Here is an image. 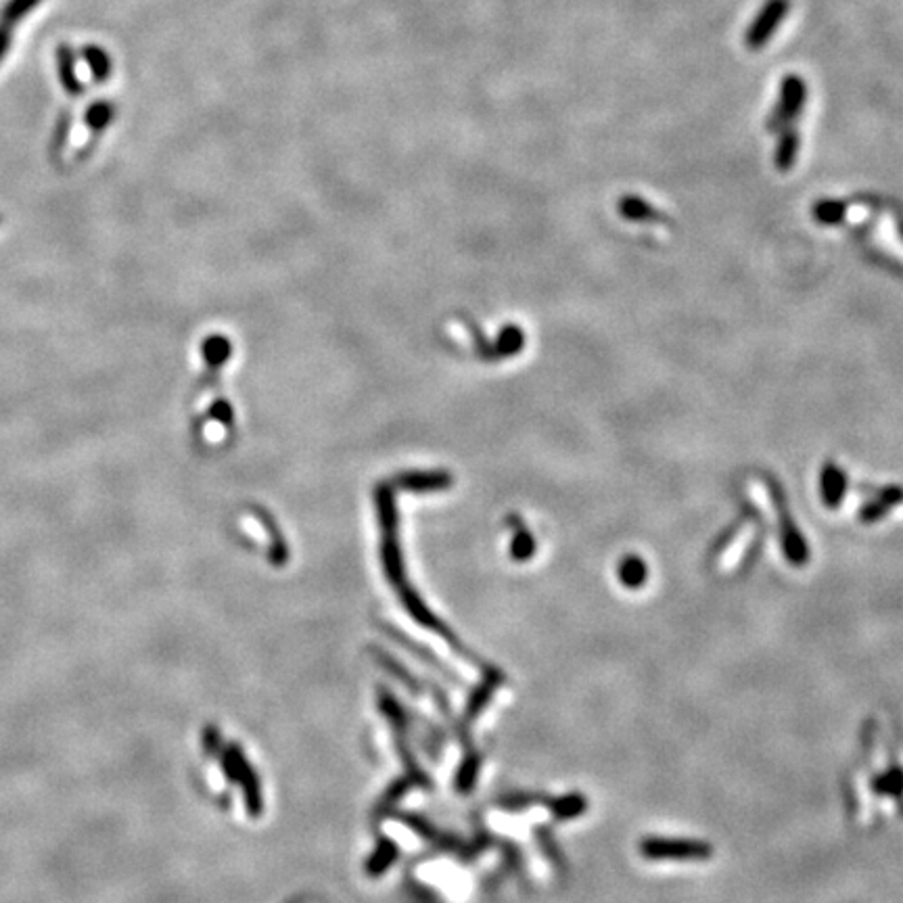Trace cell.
Returning a JSON list of instances; mask_svg holds the SVG:
<instances>
[{
	"instance_id": "obj_4",
	"label": "cell",
	"mask_w": 903,
	"mask_h": 903,
	"mask_svg": "<svg viewBox=\"0 0 903 903\" xmlns=\"http://www.w3.org/2000/svg\"><path fill=\"white\" fill-rule=\"evenodd\" d=\"M642 853L653 860H705L711 855V849L697 841L648 839L642 843Z\"/></svg>"
},
{
	"instance_id": "obj_15",
	"label": "cell",
	"mask_w": 903,
	"mask_h": 903,
	"mask_svg": "<svg viewBox=\"0 0 903 903\" xmlns=\"http://www.w3.org/2000/svg\"><path fill=\"white\" fill-rule=\"evenodd\" d=\"M9 49H11V26L0 21V61L7 57Z\"/></svg>"
},
{
	"instance_id": "obj_8",
	"label": "cell",
	"mask_w": 903,
	"mask_h": 903,
	"mask_svg": "<svg viewBox=\"0 0 903 903\" xmlns=\"http://www.w3.org/2000/svg\"><path fill=\"white\" fill-rule=\"evenodd\" d=\"M799 136L795 128H784L776 147V166L780 172H789L797 159Z\"/></svg>"
},
{
	"instance_id": "obj_14",
	"label": "cell",
	"mask_w": 903,
	"mask_h": 903,
	"mask_svg": "<svg viewBox=\"0 0 903 903\" xmlns=\"http://www.w3.org/2000/svg\"><path fill=\"white\" fill-rule=\"evenodd\" d=\"M40 3H42V0H9V3L3 7V11H0V17H3V23H9V26H13V23L21 21L30 11H34Z\"/></svg>"
},
{
	"instance_id": "obj_3",
	"label": "cell",
	"mask_w": 903,
	"mask_h": 903,
	"mask_svg": "<svg viewBox=\"0 0 903 903\" xmlns=\"http://www.w3.org/2000/svg\"><path fill=\"white\" fill-rule=\"evenodd\" d=\"M789 9L791 0H766V5L761 7L745 36V42L751 51H759L761 46L774 36L776 28L780 26L784 15L789 13Z\"/></svg>"
},
{
	"instance_id": "obj_6",
	"label": "cell",
	"mask_w": 903,
	"mask_h": 903,
	"mask_svg": "<svg viewBox=\"0 0 903 903\" xmlns=\"http://www.w3.org/2000/svg\"><path fill=\"white\" fill-rule=\"evenodd\" d=\"M57 67H59V80L65 88V92L69 95H82L84 92V84L80 82L78 74H76V57L74 51L69 46L61 44L57 49Z\"/></svg>"
},
{
	"instance_id": "obj_16",
	"label": "cell",
	"mask_w": 903,
	"mask_h": 903,
	"mask_svg": "<svg viewBox=\"0 0 903 903\" xmlns=\"http://www.w3.org/2000/svg\"><path fill=\"white\" fill-rule=\"evenodd\" d=\"M899 233H901V239H903V220L899 218Z\"/></svg>"
},
{
	"instance_id": "obj_11",
	"label": "cell",
	"mask_w": 903,
	"mask_h": 903,
	"mask_svg": "<svg viewBox=\"0 0 903 903\" xmlns=\"http://www.w3.org/2000/svg\"><path fill=\"white\" fill-rule=\"evenodd\" d=\"M646 565L638 557H628L619 567V580L628 588H640L646 582Z\"/></svg>"
},
{
	"instance_id": "obj_1",
	"label": "cell",
	"mask_w": 903,
	"mask_h": 903,
	"mask_svg": "<svg viewBox=\"0 0 903 903\" xmlns=\"http://www.w3.org/2000/svg\"><path fill=\"white\" fill-rule=\"evenodd\" d=\"M805 97H807V88L799 76L791 74V76L782 78L780 99L768 118V130L778 132V130H784L786 126H791L805 107Z\"/></svg>"
},
{
	"instance_id": "obj_10",
	"label": "cell",
	"mask_w": 903,
	"mask_h": 903,
	"mask_svg": "<svg viewBox=\"0 0 903 903\" xmlns=\"http://www.w3.org/2000/svg\"><path fill=\"white\" fill-rule=\"evenodd\" d=\"M82 57L90 67L92 78H95L97 82H105L111 76V59L105 53V49H101V46H95V44L86 46V49L82 51Z\"/></svg>"
},
{
	"instance_id": "obj_5",
	"label": "cell",
	"mask_w": 903,
	"mask_h": 903,
	"mask_svg": "<svg viewBox=\"0 0 903 903\" xmlns=\"http://www.w3.org/2000/svg\"><path fill=\"white\" fill-rule=\"evenodd\" d=\"M822 500L828 508H837L847 492V477L837 465H826L820 477Z\"/></svg>"
},
{
	"instance_id": "obj_13",
	"label": "cell",
	"mask_w": 903,
	"mask_h": 903,
	"mask_svg": "<svg viewBox=\"0 0 903 903\" xmlns=\"http://www.w3.org/2000/svg\"><path fill=\"white\" fill-rule=\"evenodd\" d=\"M113 113H115V107L109 101H99L88 107L86 124L92 132H101L113 120Z\"/></svg>"
},
{
	"instance_id": "obj_2",
	"label": "cell",
	"mask_w": 903,
	"mask_h": 903,
	"mask_svg": "<svg viewBox=\"0 0 903 903\" xmlns=\"http://www.w3.org/2000/svg\"><path fill=\"white\" fill-rule=\"evenodd\" d=\"M768 490L772 492V500H774L776 513H778V521H780V538H782L784 554H786V557H789L791 563L803 565V563H807V559H809L807 544H805V540L801 538L799 529L795 527V523H793V519H791L789 506H786V502H784V496H782V492H780V488H778V483H774V481H772V485L768 483Z\"/></svg>"
},
{
	"instance_id": "obj_9",
	"label": "cell",
	"mask_w": 903,
	"mask_h": 903,
	"mask_svg": "<svg viewBox=\"0 0 903 903\" xmlns=\"http://www.w3.org/2000/svg\"><path fill=\"white\" fill-rule=\"evenodd\" d=\"M619 212L623 214V218L638 220V222H653V220L663 218L653 205H648L640 197H623L619 203Z\"/></svg>"
},
{
	"instance_id": "obj_12",
	"label": "cell",
	"mask_w": 903,
	"mask_h": 903,
	"mask_svg": "<svg viewBox=\"0 0 903 903\" xmlns=\"http://www.w3.org/2000/svg\"><path fill=\"white\" fill-rule=\"evenodd\" d=\"M847 214V205L841 201H820L814 205V218L820 224H841Z\"/></svg>"
},
{
	"instance_id": "obj_7",
	"label": "cell",
	"mask_w": 903,
	"mask_h": 903,
	"mask_svg": "<svg viewBox=\"0 0 903 903\" xmlns=\"http://www.w3.org/2000/svg\"><path fill=\"white\" fill-rule=\"evenodd\" d=\"M903 500V490L901 488H887L878 492V496L874 500H868L866 506L862 508V521L864 523H874L881 517H885L893 506H897Z\"/></svg>"
}]
</instances>
